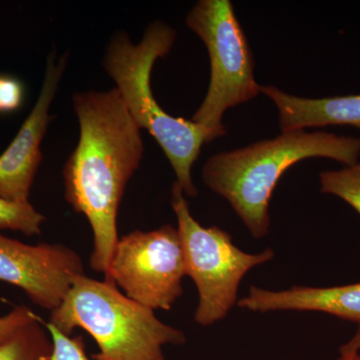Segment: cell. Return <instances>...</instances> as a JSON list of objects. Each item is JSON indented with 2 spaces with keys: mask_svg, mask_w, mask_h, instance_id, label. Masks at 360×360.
Wrapping results in <instances>:
<instances>
[{
  "mask_svg": "<svg viewBox=\"0 0 360 360\" xmlns=\"http://www.w3.org/2000/svg\"><path fill=\"white\" fill-rule=\"evenodd\" d=\"M66 52L56 60L52 51L46 60L41 90L32 112L0 155V198L16 203L30 202V191L41 163V142L51 123L49 110L68 65Z\"/></svg>",
  "mask_w": 360,
  "mask_h": 360,
  "instance_id": "cell-9",
  "label": "cell"
},
{
  "mask_svg": "<svg viewBox=\"0 0 360 360\" xmlns=\"http://www.w3.org/2000/svg\"><path fill=\"white\" fill-rule=\"evenodd\" d=\"M72 105L79 139L63 167L65 198L89 220L94 233L90 267L105 277L120 238V202L143 158L141 129L115 87L77 92Z\"/></svg>",
  "mask_w": 360,
  "mask_h": 360,
  "instance_id": "cell-1",
  "label": "cell"
},
{
  "mask_svg": "<svg viewBox=\"0 0 360 360\" xmlns=\"http://www.w3.org/2000/svg\"><path fill=\"white\" fill-rule=\"evenodd\" d=\"M360 139L304 129L281 132L272 139L217 153L202 167V179L229 201L253 238L270 229L269 203L284 172L307 158H326L347 167L359 162Z\"/></svg>",
  "mask_w": 360,
  "mask_h": 360,
  "instance_id": "cell-2",
  "label": "cell"
},
{
  "mask_svg": "<svg viewBox=\"0 0 360 360\" xmlns=\"http://www.w3.org/2000/svg\"><path fill=\"white\" fill-rule=\"evenodd\" d=\"M82 274V258L68 246L26 245L0 232V281L25 291L37 307L51 312L58 309Z\"/></svg>",
  "mask_w": 360,
  "mask_h": 360,
  "instance_id": "cell-8",
  "label": "cell"
},
{
  "mask_svg": "<svg viewBox=\"0 0 360 360\" xmlns=\"http://www.w3.org/2000/svg\"><path fill=\"white\" fill-rule=\"evenodd\" d=\"M260 94L276 104L281 132L326 125H349L360 130V94L304 98L274 85H260Z\"/></svg>",
  "mask_w": 360,
  "mask_h": 360,
  "instance_id": "cell-11",
  "label": "cell"
},
{
  "mask_svg": "<svg viewBox=\"0 0 360 360\" xmlns=\"http://www.w3.org/2000/svg\"><path fill=\"white\" fill-rule=\"evenodd\" d=\"M189 30L202 40L210 59V82L202 103L191 122L224 136L225 111L260 94L255 78V59L229 0H200L186 16Z\"/></svg>",
  "mask_w": 360,
  "mask_h": 360,
  "instance_id": "cell-5",
  "label": "cell"
},
{
  "mask_svg": "<svg viewBox=\"0 0 360 360\" xmlns=\"http://www.w3.org/2000/svg\"><path fill=\"white\" fill-rule=\"evenodd\" d=\"M172 205L184 248L186 276L198 288L194 321L201 326H213L238 304L239 285L245 274L274 259V251L267 248L259 253L245 252L234 245L229 232L198 224L176 181L172 186Z\"/></svg>",
  "mask_w": 360,
  "mask_h": 360,
  "instance_id": "cell-6",
  "label": "cell"
},
{
  "mask_svg": "<svg viewBox=\"0 0 360 360\" xmlns=\"http://www.w3.org/2000/svg\"><path fill=\"white\" fill-rule=\"evenodd\" d=\"M175 39L176 32L161 21L151 23L136 44L127 33L117 32L106 49L103 66L137 127L148 130L165 151L184 195L196 198L191 169L203 144L215 139L198 123L165 112L150 84L155 61L169 53Z\"/></svg>",
  "mask_w": 360,
  "mask_h": 360,
  "instance_id": "cell-3",
  "label": "cell"
},
{
  "mask_svg": "<svg viewBox=\"0 0 360 360\" xmlns=\"http://www.w3.org/2000/svg\"><path fill=\"white\" fill-rule=\"evenodd\" d=\"M25 85L18 77L0 75V113L20 110L25 101Z\"/></svg>",
  "mask_w": 360,
  "mask_h": 360,
  "instance_id": "cell-16",
  "label": "cell"
},
{
  "mask_svg": "<svg viewBox=\"0 0 360 360\" xmlns=\"http://www.w3.org/2000/svg\"><path fill=\"white\" fill-rule=\"evenodd\" d=\"M238 305L255 312H323L360 326V283L330 288L295 285L281 291L250 286Z\"/></svg>",
  "mask_w": 360,
  "mask_h": 360,
  "instance_id": "cell-10",
  "label": "cell"
},
{
  "mask_svg": "<svg viewBox=\"0 0 360 360\" xmlns=\"http://www.w3.org/2000/svg\"><path fill=\"white\" fill-rule=\"evenodd\" d=\"M321 191L345 200L360 215V160L340 170L321 172Z\"/></svg>",
  "mask_w": 360,
  "mask_h": 360,
  "instance_id": "cell-13",
  "label": "cell"
},
{
  "mask_svg": "<svg viewBox=\"0 0 360 360\" xmlns=\"http://www.w3.org/2000/svg\"><path fill=\"white\" fill-rule=\"evenodd\" d=\"M186 259L179 231L165 224L118 238L104 281L153 310H170L184 293Z\"/></svg>",
  "mask_w": 360,
  "mask_h": 360,
  "instance_id": "cell-7",
  "label": "cell"
},
{
  "mask_svg": "<svg viewBox=\"0 0 360 360\" xmlns=\"http://www.w3.org/2000/svg\"><path fill=\"white\" fill-rule=\"evenodd\" d=\"M37 319L39 315L27 307H15L8 314L0 316V343L8 340L21 328Z\"/></svg>",
  "mask_w": 360,
  "mask_h": 360,
  "instance_id": "cell-17",
  "label": "cell"
},
{
  "mask_svg": "<svg viewBox=\"0 0 360 360\" xmlns=\"http://www.w3.org/2000/svg\"><path fill=\"white\" fill-rule=\"evenodd\" d=\"M335 360H360V347L345 343L340 347V355Z\"/></svg>",
  "mask_w": 360,
  "mask_h": 360,
  "instance_id": "cell-18",
  "label": "cell"
},
{
  "mask_svg": "<svg viewBox=\"0 0 360 360\" xmlns=\"http://www.w3.org/2000/svg\"><path fill=\"white\" fill-rule=\"evenodd\" d=\"M52 350L51 333L39 316L0 343V360H52Z\"/></svg>",
  "mask_w": 360,
  "mask_h": 360,
  "instance_id": "cell-12",
  "label": "cell"
},
{
  "mask_svg": "<svg viewBox=\"0 0 360 360\" xmlns=\"http://www.w3.org/2000/svg\"><path fill=\"white\" fill-rule=\"evenodd\" d=\"M348 343L352 345H354V347H360V326H359V329H357L356 333L354 338H352Z\"/></svg>",
  "mask_w": 360,
  "mask_h": 360,
  "instance_id": "cell-19",
  "label": "cell"
},
{
  "mask_svg": "<svg viewBox=\"0 0 360 360\" xmlns=\"http://www.w3.org/2000/svg\"><path fill=\"white\" fill-rule=\"evenodd\" d=\"M45 328L51 333L53 350L52 360H92L87 355L82 336H70L44 321Z\"/></svg>",
  "mask_w": 360,
  "mask_h": 360,
  "instance_id": "cell-15",
  "label": "cell"
},
{
  "mask_svg": "<svg viewBox=\"0 0 360 360\" xmlns=\"http://www.w3.org/2000/svg\"><path fill=\"white\" fill-rule=\"evenodd\" d=\"M45 217L32 203H16L0 198V229L18 231L26 236H39Z\"/></svg>",
  "mask_w": 360,
  "mask_h": 360,
  "instance_id": "cell-14",
  "label": "cell"
},
{
  "mask_svg": "<svg viewBox=\"0 0 360 360\" xmlns=\"http://www.w3.org/2000/svg\"><path fill=\"white\" fill-rule=\"evenodd\" d=\"M49 323L63 335L84 329L98 347L94 360H167L165 345L186 342L184 331L168 326L153 310L127 297L115 284L82 274Z\"/></svg>",
  "mask_w": 360,
  "mask_h": 360,
  "instance_id": "cell-4",
  "label": "cell"
}]
</instances>
